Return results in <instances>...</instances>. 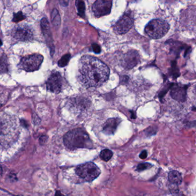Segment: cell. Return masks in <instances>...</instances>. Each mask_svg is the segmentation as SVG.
Wrapping results in <instances>:
<instances>
[{"label": "cell", "mask_w": 196, "mask_h": 196, "mask_svg": "<svg viewBox=\"0 0 196 196\" xmlns=\"http://www.w3.org/2000/svg\"><path fill=\"white\" fill-rule=\"evenodd\" d=\"M109 75L108 67L96 57L86 55L80 59L79 77L86 87H99L107 81Z\"/></svg>", "instance_id": "6da1fadb"}, {"label": "cell", "mask_w": 196, "mask_h": 196, "mask_svg": "<svg viewBox=\"0 0 196 196\" xmlns=\"http://www.w3.org/2000/svg\"><path fill=\"white\" fill-rule=\"evenodd\" d=\"M65 146L69 150L93 147V143L86 131L82 128H76L68 131L63 138Z\"/></svg>", "instance_id": "7a4b0ae2"}, {"label": "cell", "mask_w": 196, "mask_h": 196, "mask_svg": "<svg viewBox=\"0 0 196 196\" xmlns=\"http://www.w3.org/2000/svg\"><path fill=\"white\" fill-rule=\"evenodd\" d=\"M169 28V25L167 22L161 19H154L146 25L145 32L151 38L159 39L166 35Z\"/></svg>", "instance_id": "3957f363"}, {"label": "cell", "mask_w": 196, "mask_h": 196, "mask_svg": "<svg viewBox=\"0 0 196 196\" xmlns=\"http://www.w3.org/2000/svg\"><path fill=\"white\" fill-rule=\"evenodd\" d=\"M76 174L86 181L91 182L100 175V170L93 162H87L78 166L75 169Z\"/></svg>", "instance_id": "277c9868"}, {"label": "cell", "mask_w": 196, "mask_h": 196, "mask_svg": "<svg viewBox=\"0 0 196 196\" xmlns=\"http://www.w3.org/2000/svg\"><path fill=\"white\" fill-rule=\"evenodd\" d=\"M44 57L40 54H33L22 58L19 67L25 71L33 72L39 69Z\"/></svg>", "instance_id": "5b68a950"}, {"label": "cell", "mask_w": 196, "mask_h": 196, "mask_svg": "<svg viewBox=\"0 0 196 196\" xmlns=\"http://www.w3.org/2000/svg\"><path fill=\"white\" fill-rule=\"evenodd\" d=\"M133 25V18L130 13H126L124 14L114 25V31L118 35L125 34L132 28Z\"/></svg>", "instance_id": "8992f818"}, {"label": "cell", "mask_w": 196, "mask_h": 196, "mask_svg": "<svg viewBox=\"0 0 196 196\" xmlns=\"http://www.w3.org/2000/svg\"><path fill=\"white\" fill-rule=\"evenodd\" d=\"M112 0H96L93 6L95 16L100 17L110 13Z\"/></svg>", "instance_id": "52a82bcc"}, {"label": "cell", "mask_w": 196, "mask_h": 196, "mask_svg": "<svg viewBox=\"0 0 196 196\" xmlns=\"http://www.w3.org/2000/svg\"><path fill=\"white\" fill-rule=\"evenodd\" d=\"M188 85H181L171 83L170 87V96L175 100L184 103L186 100Z\"/></svg>", "instance_id": "ba28073f"}, {"label": "cell", "mask_w": 196, "mask_h": 196, "mask_svg": "<svg viewBox=\"0 0 196 196\" xmlns=\"http://www.w3.org/2000/svg\"><path fill=\"white\" fill-rule=\"evenodd\" d=\"M62 77L60 74L55 72L50 75L46 82V88L51 93H59L62 88Z\"/></svg>", "instance_id": "9c48e42d"}, {"label": "cell", "mask_w": 196, "mask_h": 196, "mask_svg": "<svg viewBox=\"0 0 196 196\" xmlns=\"http://www.w3.org/2000/svg\"><path fill=\"white\" fill-rule=\"evenodd\" d=\"M139 61L138 52L136 50H130L122 60V65L126 69H131L139 63Z\"/></svg>", "instance_id": "30bf717a"}, {"label": "cell", "mask_w": 196, "mask_h": 196, "mask_svg": "<svg viewBox=\"0 0 196 196\" xmlns=\"http://www.w3.org/2000/svg\"><path fill=\"white\" fill-rule=\"evenodd\" d=\"M41 26L44 36L45 38L47 44L50 48L51 50H54V46L52 34L50 32V25L46 18H43L41 21Z\"/></svg>", "instance_id": "8fae6325"}, {"label": "cell", "mask_w": 196, "mask_h": 196, "mask_svg": "<svg viewBox=\"0 0 196 196\" xmlns=\"http://www.w3.org/2000/svg\"><path fill=\"white\" fill-rule=\"evenodd\" d=\"M121 120L118 118L108 119L103 127V132L107 135H112L116 131Z\"/></svg>", "instance_id": "7c38bea8"}, {"label": "cell", "mask_w": 196, "mask_h": 196, "mask_svg": "<svg viewBox=\"0 0 196 196\" xmlns=\"http://www.w3.org/2000/svg\"><path fill=\"white\" fill-rule=\"evenodd\" d=\"M13 36L16 39L20 41H29L32 39L33 35L31 30L27 27L18 28L13 33Z\"/></svg>", "instance_id": "4fadbf2b"}, {"label": "cell", "mask_w": 196, "mask_h": 196, "mask_svg": "<svg viewBox=\"0 0 196 196\" xmlns=\"http://www.w3.org/2000/svg\"><path fill=\"white\" fill-rule=\"evenodd\" d=\"M169 181L176 185H179L182 181V175L176 170H172L170 171L168 175Z\"/></svg>", "instance_id": "5bb4252c"}, {"label": "cell", "mask_w": 196, "mask_h": 196, "mask_svg": "<svg viewBox=\"0 0 196 196\" xmlns=\"http://www.w3.org/2000/svg\"><path fill=\"white\" fill-rule=\"evenodd\" d=\"M8 61L7 56L2 55L0 56V74H6L8 72Z\"/></svg>", "instance_id": "9a60e30c"}, {"label": "cell", "mask_w": 196, "mask_h": 196, "mask_svg": "<svg viewBox=\"0 0 196 196\" xmlns=\"http://www.w3.org/2000/svg\"><path fill=\"white\" fill-rule=\"evenodd\" d=\"M51 20L53 25L56 27H59L60 25L61 20L60 14L57 9H54L51 14Z\"/></svg>", "instance_id": "2e32d148"}, {"label": "cell", "mask_w": 196, "mask_h": 196, "mask_svg": "<svg viewBox=\"0 0 196 196\" xmlns=\"http://www.w3.org/2000/svg\"><path fill=\"white\" fill-rule=\"evenodd\" d=\"M170 74L173 77V78L174 79L177 78L180 75L179 68H178L177 63L175 61H173L171 62V68L170 69Z\"/></svg>", "instance_id": "e0dca14e"}, {"label": "cell", "mask_w": 196, "mask_h": 196, "mask_svg": "<svg viewBox=\"0 0 196 196\" xmlns=\"http://www.w3.org/2000/svg\"><path fill=\"white\" fill-rule=\"evenodd\" d=\"M76 5L79 14L82 17H84L85 14V4L84 2L81 0H76Z\"/></svg>", "instance_id": "ac0fdd59"}, {"label": "cell", "mask_w": 196, "mask_h": 196, "mask_svg": "<svg viewBox=\"0 0 196 196\" xmlns=\"http://www.w3.org/2000/svg\"><path fill=\"white\" fill-rule=\"evenodd\" d=\"M113 153L109 149H104L101 151L100 154V158L104 161L107 162L110 160L111 157H112Z\"/></svg>", "instance_id": "d6986e66"}, {"label": "cell", "mask_w": 196, "mask_h": 196, "mask_svg": "<svg viewBox=\"0 0 196 196\" xmlns=\"http://www.w3.org/2000/svg\"><path fill=\"white\" fill-rule=\"evenodd\" d=\"M70 59H71V55L69 54L65 55L58 61V65L60 67H64L68 64Z\"/></svg>", "instance_id": "ffe728a7"}, {"label": "cell", "mask_w": 196, "mask_h": 196, "mask_svg": "<svg viewBox=\"0 0 196 196\" xmlns=\"http://www.w3.org/2000/svg\"><path fill=\"white\" fill-rule=\"evenodd\" d=\"M25 18V16L22 13V12H19L18 13L14 14L13 18V22H21L22 20H24Z\"/></svg>", "instance_id": "44dd1931"}, {"label": "cell", "mask_w": 196, "mask_h": 196, "mask_svg": "<svg viewBox=\"0 0 196 196\" xmlns=\"http://www.w3.org/2000/svg\"><path fill=\"white\" fill-rule=\"evenodd\" d=\"M153 166V165L149 163H144V164H141L138 165L137 168H136V170L137 171H143L146 169H149L150 168H151Z\"/></svg>", "instance_id": "7402d4cb"}, {"label": "cell", "mask_w": 196, "mask_h": 196, "mask_svg": "<svg viewBox=\"0 0 196 196\" xmlns=\"http://www.w3.org/2000/svg\"><path fill=\"white\" fill-rule=\"evenodd\" d=\"M92 48H93V50L95 53L96 54H100V52H101V48H100V46L97 44H93L92 45Z\"/></svg>", "instance_id": "603a6c76"}, {"label": "cell", "mask_w": 196, "mask_h": 196, "mask_svg": "<svg viewBox=\"0 0 196 196\" xmlns=\"http://www.w3.org/2000/svg\"><path fill=\"white\" fill-rule=\"evenodd\" d=\"M147 151H146V150H143V151L141 152V153L140 154V155H139L140 158L142 159V160L145 159L146 157H147Z\"/></svg>", "instance_id": "cb8c5ba5"}, {"label": "cell", "mask_w": 196, "mask_h": 196, "mask_svg": "<svg viewBox=\"0 0 196 196\" xmlns=\"http://www.w3.org/2000/svg\"><path fill=\"white\" fill-rule=\"evenodd\" d=\"M46 141H47V136H41L40 138V143L41 145L44 144L46 142Z\"/></svg>", "instance_id": "d4e9b609"}, {"label": "cell", "mask_w": 196, "mask_h": 196, "mask_svg": "<svg viewBox=\"0 0 196 196\" xmlns=\"http://www.w3.org/2000/svg\"><path fill=\"white\" fill-rule=\"evenodd\" d=\"M187 125L190 127H196V121L193 122H190L187 123Z\"/></svg>", "instance_id": "484cf974"}, {"label": "cell", "mask_w": 196, "mask_h": 196, "mask_svg": "<svg viewBox=\"0 0 196 196\" xmlns=\"http://www.w3.org/2000/svg\"><path fill=\"white\" fill-rule=\"evenodd\" d=\"M55 196H64L60 191H57L56 193H55Z\"/></svg>", "instance_id": "4316f807"}, {"label": "cell", "mask_w": 196, "mask_h": 196, "mask_svg": "<svg viewBox=\"0 0 196 196\" xmlns=\"http://www.w3.org/2000/svg\"><path fill=\"white\" fill-rule=\"evenodd\" d=\"M2 167L0 166V175L2 174Z\"/></svg>", "instance_id": "83f0119b"}, {"label": "cell", "mask_w": 196, "mask_h": 196, "mask_svg": "<svg viewBox=\"0 0 196 196\" xmlns=\"http://www.w3.org/2000/svg\"><path fill=\"white\" fill-rule=\"evenodd\" d=\"M2 41H1V39H0V46L2 45Z\"/></svg>", "instance_id": "f1b7e54d"}]
</instances>
